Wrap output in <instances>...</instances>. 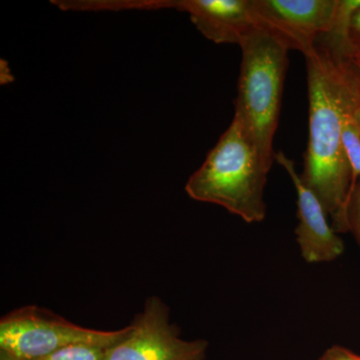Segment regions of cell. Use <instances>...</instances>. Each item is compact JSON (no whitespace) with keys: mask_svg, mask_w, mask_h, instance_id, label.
<instances>
[{"mask_svg":"<svg viewBox=\"0 0 360 360\" xmlns=\"http://www.w3.org/2000/svg\"><path fill=\"white\" fill-rule=\"evenodd\" d=\"M309 101V144L302 179L319 196L336 232L350 231L347 198L352 172L343 146V115L356 98L355 59L317 44L305 56Z\"/></svg>","mask_w":360,"mask_h":360,"instance_id":"1","label":"cell"},{"mask_svg":"<svg viewBox=\"0 0 360 360\" xmlns=\"http://www.w3.org/2000/svg\"><path fill=\"white\" fill-rule=\"evenodd\" d=\"M270 168L238 116L187 181L191 198L222 206L248 224L266 214L264 191Z\"/></svg>","mask_w":360,"mask_h":360,"instance_id":"2","label":"cell"},{"mask_svg":"<svg viewBox=\"0 0 360 360\" xmlns=\"http://www.w3.org/2000/svg\"><path fill=\"white\" fill-rule=\"evenodd\" d=\"M243 51L236 113L260 155L270 167L274 160V137L278 125L288 49L262 27L251 30Z\"/></svg>","mask_w":360,"mask_h":360,"instance_id":"3","label":"cell"},{"mask_svg":"<svg viewBox=\"0 0 360 360\" xmlns=\"http://www.w3.org/2000/svg\"><path fill=\"white\" fill-rule=\"evenodd\" d=\"M129 330V326L110 331L84 328L51 310L27 305L0 321V360H37L78 345L111 347Z\"/></svg>","mask_w":360,"mask_h":360,"instance_id":"4","label":"cell"},{"mask_svg":"<svg viewBox=\"0 0 360 360\" xmlns=\"http://www.w3.org/2000/svg\"><path fill=\"white\" fill-rule=\"evenodd\" d=\"M208 342L186 340L170 322L169 309L158 296L129 324V330L101 360H205Z\"/></svg>","mask_w":360,"mask_h":360,"instance_id":"5","label":"cell"},{"mask_svg":"<svg viewBox=\"0 0 360 360\" xmlns=\"http://www.w3.org/2000/svg\"><path fill=\"white\" fill-rule=\"evenodd\" d=\"M251 6L258 27L305 56L330 32L340 0H251Z\"/></svg>","mask_w":360,"mask_h":360,"instance_id":"6","label":"cell"},{"mask_svg":"<svg viewBox=\"0 0 360 360\" xmlns=\"http://www.w3.org/2000/svg\"><path fill=\"white\" fill-rule=\"evenodd\" d=\"M108 8L176 9L188 13L195 27L217 44L240 45L257 26L251 0H110Z\"/></svg>","mask_w":360,"mask_h":360,"instance_id":"7","label":"cell"},{"mask_svg":"<svg viewBox=\"0 0 360 360\" xmlns=\"http://www.w3.org/2000/svg\"><path fill=\"white\" fill-rule=\"evenodd\" d=\"M274 160L290 174L297 195L298 225L296 240L302 257L309 264L333 262L345 251L342 239L329 224L328 213L319 196L304 184L295 165L283 153L274 155Z\"/></svg>","mask_w":360,"mask_h":360,"instance_id":"8","label":"cell"},{"mask_svg":"<svg viewBox=\"0 0 360 360\" xmlns=\"http://www.w3.org/2000/svg\"><path fill=\"white\" fill-rule=\"evenodd\" d=\"M110 348L103 345H72L37 360H101Z\"/></svg>","mask_w":360,"mask_h":360,"instance_id":"9","label":"cell"},{"mask_svg":"<svg viewBox=\"0 0 360 360\" xmlns=\"http://www.w3.org/2000/svg\"><path fill=\"white\" fill-rule=\"evenodd\" d=\"M350 231L354 232L360 245V180L349 210Z\"/></svg>","mask_w":360,"mask_h":360,"instance_id":"10","label":"cell"},{"mask_svg":"<svg viewBox=\"0 0 360 360\" xmlns=\"http://www.w3.org/2000/svg\"><path fill=\"white\" fill-rule=\"evenodd\" d=\"M319 360H360V355L347 348L335 345L328 348Z\"/></svg>","mask_w":360,"mask_h":360,"instance_id":"11","label":"cell"},{"mask_svg":"<svg viewBox=\"0 0 360 360\" xmlns=\"http://www.w3.org/2000/svg\"><path fill=\"white\" fill-rule=\"evenodd\" d=\"M349 35L350 41L354 47L355 59L360 61V8L352 16Z\"/></svg>","mask_w":360,"mask_h":360,"instance_id":"12","label":"cell"},{"mask_svg":"<svg viewBox=\"0 0 360 360\" xmlns=\"http://www.w3.org/2000/svg\"><path fill=\"white\" fill-rule=\"evenodd\" d=\"M355 61H356V65H357V66H359V94H357L356 103H355L354 115H355V118H356V120H357V122H359V125H360V61L356 60V59H355Z\"/></svg>","mask_w":360,"mask_h":360,"instance_id":"13","label":"cell"}]
</instances>
